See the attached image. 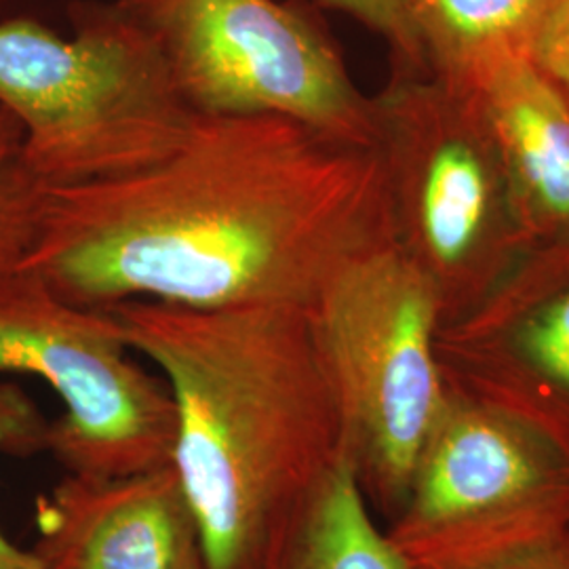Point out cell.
<instances>
[{"instance_id":"1","label":"cell","mask_w":569,"mask_h":569,"mask_svg":"<svg viewBox=\"0 0 569 569\" xmlns=\"http://www.w3.org/2000/svg\"><path fill=\"white\" fill-rule=\"evenodd\" d=\"M395 241L376 148L283 117H197L138 173L47 186L20 270L84 308H310L329 279Z\"/></svg>"},{"instance_id":"2","label":"cell","mask_w":569,"mask_h":569,"mask_svg":"<svg viewBox=\"0 0 569 569\" xmlns=\"http://www.w3.org/2000/svg\"><path fill=\"white\" fill-rule=\"evenodd\" d=\"M159 367L176 407V468L207 569H258L274 533L342 453V430L308 310L108 308Z\"/></svg>"},{"instance_id":"3","label":"cell","mask_w":569,"mask_h":569,"mask_svg":"<svg viewBox=\"0 0 569 569\" xmlns=\"http://www.w3.org/2000/svg\"><path fill=\"white\" fill-rule=\"evenodd\" d=\"M70 39L39 21H0V106L23 129L44 186L108 182L167 159L197 114L157 44L114 2L74 11Z\"/></svg>"},{"instance_id":"4","label":"cell","mask_w":569,"mask_h":569,"mask_svg":"<svg viewBox=\"0 0 569 569\" xmlns=\"http://www.w3.org/2000/svg\"><path fill=\"white\" fill-rule=\"evenodd\" d=\"M395 243L437 293L441 323L486 300L528 253L509 173L477 93L392 70L373 96Z\"/></svg>"},{"instance_id":"5","label":"cell","mask_w":569,"mask_h":569,"mask_svg":"<svg viewBox=\"0 0 569 569\" xmlns=\"http://www.w3.org/2000/svg\"><path fill=\"white\" fill-rule=\"evenodd\" d=\"M369 507L392 521L448 395L437 355L441 306L395 241L346 264L308 308Z\"/></svg>"},{"instance_id":"6","label":"cell","mask_w":569,"mask_h":569,"mask_svg":"<svg viewBox=\"0 0 569 569\" xmlns=\"http://www.w3.org/2000/svg\"><path fill=\"white\" fill-rule=\"evenodd\" d=\"M157 44L197 117H283L331 140L376 146L373 98L298 2L117 0Z\"/></svg>"},{"instance_id":"7","label":"cell","mask_w":569,"mask_h":569,"mask_svg":"<svg viewBox=\"0 0 569 569\" xmlns=\"http://www.w3.org/2000/svg\"><path fill=\"white\" fill-rule=\"evenodd\" d=\"M569 529V467L528 427L448 387L390 540L411 569H468Z\"/></svg>"},{"instance_id":"8","label":"cell","mask_w":569,"mask_h":569,"mask_svg":"<svg viewBox=\"0 0 569 569\" xmlns=\"http://www.w3.org/2000/svg\"><path fill=\"white\" fill-rule=\"evenodd\" d=\"M0 373L34 376L60 397L47 451L70 475L122 477L171 465V392L133 359L108 308L74 305L26 270L2 277Z\"/></svg>"},{"instance_id":"9","label":"cell","mask_w":569,"mask_h":569,"mask_svg":"<svg viewBox=\"0 0 569 569\" xmlns=\"http://www.w3.org/2000/svg\"><path fill=\"white\" fill-rule=\"evenodd\" d=\"M446 385L538 435L569 467V237L536 244L486 300L441 323Z\"/></svg>"},{"instance_id":"10","label":"cell","mask_w":569,"mask_h":569,"mask_svg":"<svg viewBox=\"0 0 569 569\" xmlns=\"http://www.w3.org/2000/svg\"><path fill=\"white\" fill-rule=\"evenodd\" d=\"M32 552L49 569H207L203 533L171 465L66 475L37 502Z\"/></svg>"},{"instance_id":"11","label":"cell","mask_w":569,"mask_h":569,"mask_svg":"<svg viewBox=\"0 0 569 569\" xmlns=\"http://www.w3.org/2000/svg\"><path fill=\"white\" fill-rule=\"evenodd\" d=\"M500 148L529 247L569 237V106L529 60L477 93Z\"/></svg>"},{"instance_id":"12","label":"cell","mask_w":569,"mask_h":569,"mask_svg":"<svg viewBox=\"0 0 569 569\" xmlns=\"http://www.w3.org/2000/svg\"><path fill=\"white\" fill-rule=\"evenodd\" d=\"M557 0H406L425 72L451 89L479 93L529 49Z\"/></svg>"},{"instance_id":"13","label":"cell","mask_w":569,"mask_h":569,"mask_svg":"<svg viewBox=\"0 0 569 569\" xmlns=\"http://www.w3.org/2000/svg\"><path fill=\"white\" fill-rule=\"evenodd\" d=\"M258 569H411L380 529L342 453L308 489L274 533Z\"/></svg>"},{"instance_id":"14","label":"cell","mask_w":569,"mask_h":569,"mask_svg":"<svg viewBox=\"0 0 569 569\" xmlns=\"http://www.w3.org/2000/svg\"><path fill=\"white\" fill-rule=\"evenodd\" d=\"M47 186L23 159V129L0 106V279L18 272L34 243Z\"/></svg>"},{"instance_id":"15","label":"cell","mask_w":569,"mask_h":569,"mask_svg":"<svg viewBox=\"0 0 569 569\" xmlns=\"http://www.w3.org/2000/svg\"><path fill=\"white\" fill-rule=\"evenodd\" d=\"M51 422L41 409L16 385L0 382V451L30 456L47 451ZM0 566L2 568L42 569L41 559L32 550L16 547L0 531Z\"/></svg>"},{"instance_id":"16","label":"cell","mask_w":569,"mask_h":569,"mask_svg":"<svg viewBox=\"0 0 569 569\" xmlns=\"http://www.w3.org/2000/svg\"><path fill=\"white\" fill-rule=\"evenodd\" d=\"M327 7L363 23L390 47L395 70L425 72L420 51L407 20L406 0H321Z\"/></svg>"},{"instance_id":"17","label":"cell","mask_w":569,"mask_h":569,"mask_svg":"<svg viewBox=\"0 0 569 569\" xmlns=\"http://www.w3.org/2000/svg\"><path fill=\"white\" fill-rule=\"evenodd\" d=\"M533 68L569 106V0H557L529 49Z\"/></svg>"},{"instance_id":"18","label":"cell","mask_w":569,"mask_h":569,"mask_svg":"<svg viewBox=\"0 0 569 569\" xmlns=\"http://www.w3.org/2000/svg\"><path fill=\"white\" fill-rule=\"evenodd\" d=\"M468 569H569V529L545 545Z\"/></svg>"},{"instance_id":"19","label":"cell","mask_w":569,"mask_h":569,"mask_svg":"<svg viewBox=\"0 0 569 569\" xmlns=\"http://www.w3.org/2000/svg\"><path fill=\"white\" fill-rule=\"evenodd\" d=\"M0 569H20V568H2V566H0ZM42 569H49V568H42Z\"/></svg>"}]
</instances>
